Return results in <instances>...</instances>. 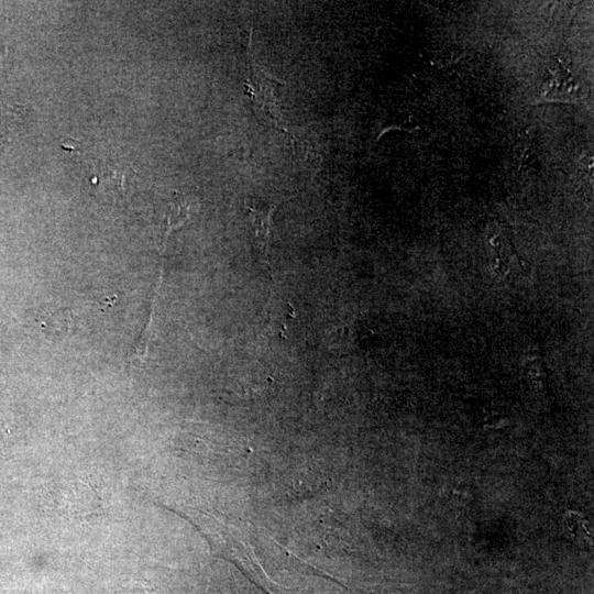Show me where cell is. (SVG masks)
Returning a JSON list of instances; mask_svg holds the SVG:
<instances>
[{
  "instance_id": "obj_1",
  "label": "cell",
  "mask_w": 594,
  "mask_h": 594,
  "mask_svg": "<svg viewBox=\"0 0 594 594\" xmlns=\"http://www.w3.org/2000/svg\"><path fill=\"white\" fill-rule=\"evenodd\" d=\"M251 34L252 32L249 36L246 53L248 77L244 80L246 94L251 98L254 113L258 120L277 131L288 133L284 117L274 95L275 86L280 82L266 73L254 58L251 47Z\"/></svg>"
},
{
  "instance_id": "obj_3",
  "label": "cell",
  "mask_w": 594,
  "mask_h": 594,
  "mask_svg": "<svg viewBox=\"0 0 594 594\" xmlns=\"http://www.w3.org/2000/svg\"><path fill=\"white\" fill-rule=\"evenodd\" d=\"M139 583L128 584L124 587H121L116 594H139Z\"/></svg>"
},
{
  "instance_id": "obj_2",
  "label": "cell",
  "mask_w": 594,
  "mask_h": 594,
  "mask_svg": "<svg viewBox=\"0 0 594 594\" xmlns=\"http://www.w3.org/2000/svg\"><path fill=\"white\" fill-rule=\"evenodd\" d=\"M251 212V219L255 228L256 240L260 243L261 250L264 253L265 260L267 258V245L271 228V219L274 210V206L257 207L255 205L249 207Z\"/></svg>"
}]
</instances>
